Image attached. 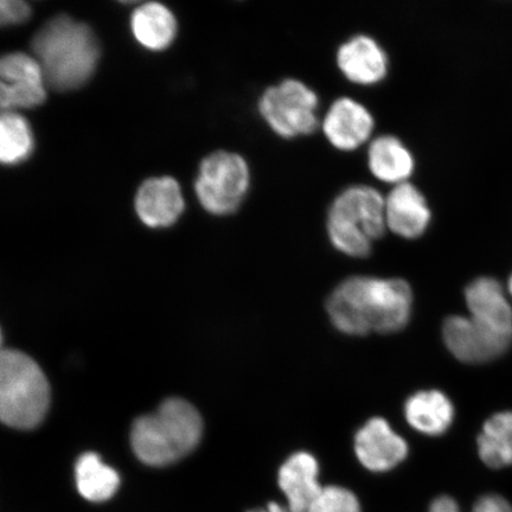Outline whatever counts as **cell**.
Masks as SVG:
<instances>
[{"mask_svg":"<svg viewBox=\"0 0 512 512\" xmlns=\"http://www.w3.org/2000/svg\"><path fill=\"white\" fill-rule=\"evenodd\" d=\"M412 305L413 293L405 280L351 277L336 287L326 307L339 331L364 336L402 330L411 317Z\"/></svg>","mask_w":512,"mask_h":512,"instance_id":"cell-1","label":"cell"},{"mask_svg":"<svg viewBox=\"0 0 512 512\" xmlns=\"http://www.w3.org/2000/svg\"><path fill=\"white\" fill-rule=\"evenodd\" d=\"M44 80L60 92L75 91L92 78L100 59L91 28L68 16L51 19L32 40Z\"/></svg>","mask_w":512,"mask_h":512,"instance_id":"cell-2","label":"cell"},{"mask_svg":"<svg viewBox=\"0 0 512 512\" xmlns=\"http://www.w3.org/2000/svg\"><path fill=\"white\" fill-rule=\"evenodd\" d=\"M202 431V418L194 406L182 399L166 400L134 424L133 451L147 465H169L194 450Z\"/></svg>","mask_w":512,"mask_h":512,"instance_id":"cell-3","label":"cell"},{"mask_svg":"<svg viewBox=\"0 0 512 512\" xmlns=\"http://www.w3.org/2000/svg\"><path fill=\"white\" fill-rule=\"evenodd\" d=\"M386 229L384 196L367 184L350 185L339 192L326 217L332 246L352 258H366Z\"/></svg>","mask_w":512,"mask_h":512,"instance_id":"cell-4","label":"cell"},{"mask_svg":"<svg viewBox=\"0 0 512 512\" xmlns=\"http://www.w3.org/2000/svg\"><path fill=\"white\" fill-rule=\"evenodd\" d=\"M50 388L46 375L28 355L3 350L0 355V418L5 425L30 430L48 412Z\"/></svg>","mask_w":512,"mask_h":512,"instance_id":"cell-5","label":"cell"},{"mask_svg":"<svg viewBox=\"0 0 512 512\" xmlns=\"http://www.w3.org/2000/svg\"><path fill=\"white\" fill-rule=\"evenodd\" d=\"M259 113L277 136H310L319 126V96L302 80L285 79L260 96Z\"/></svg>","mask_w":512,"mask_h":512,"instance_id":"cell-6","label":"cell"},{"mask_svg":"<svg viewBox=\"0 0 512 512\" xmlns=\"http://www.w3.org/2000/svg\"><path fill=\"white\" fill-rule=\"evenodd\" d=\"M251 184V171L238 153L219 151L203 160L196 179L198 201L210 214L235 213L245 201Z\"/></svg>","mask_w":512,"mask_h":512,"instance_id":"cell-7","label":"cell"},{"mask_svg":"<svg viewBox=\"0 0 512 512\" xmlns=\"http://www.w3.org/2000/svg\"><path fill=\"white\" fill-rule=\"evenodd\" d=\"M446 347L459 361L480 364L496 360L510 348L512 338L485 328L470 316H452L444 323Z\"/></svg>","mask_w":512,"mask_h":512,"instance_id":"cell-8","label":"cell"},{"mask_svg":"<svg viewBox=\"0 0 512 512\" xmlns=\"http://www.w3.org/2000/svg\"><path fill=\"white\" fill-rule=\"evenodd\" d=\"M322 130L326 140L335 149L351 152L370 143L375 130V118L362 102L341 96L325 112Z\"/></svg>","mask_w":512,"mask_h":512,"instance_id":"cell-9","label":"cell"},{"mask_svg":"<svg viewBox=\"0 0 512 512\" xmlns=\"http://www.w3.org/2000/svg\"><path fill=\"white\" fill-rule=\"evenodd\" d=\"M336 64L345 79L358 86L379 85L389 73L387 51L374 37L358 34L338 47Z\"/></svg>","mask_w":512,"mask_h":512,"instance_id":"cell-10","label":"cell"},{"mask_svg":"<svg viewBox=\"0 0 512 512\" xmlns=\"http://www.w3.org/2000/svg\"><path fill=\"white\" fill-rule=\"evenodd\" d=\"M387 229L400 238L419 239L432 222V210L427 198L411 182L395 185L384 197Z\"/></svg>","mask_w":512,"mask_h":512,"instance_id":"cell-11","label":"cell"},{"mask_svg":"<svg viewBox=\"0 0 512 512\" xmlns=\"http://www.w3.org/2000/svg\"><path fill=\"white\" fill-rule=\"evenodd\" d=\"M355 452L358 460L368 470L384 472L392 470L406 459L408 445L386 420L374 418L357 432Z\"/></svg>","mask_w":512,"mask_h":512,"instance_id":"cell-12","label":"cell"},{"mask_svg":"<svg viewBox=\"0 0 512 512\" xmlns=\"http://www.w3.org/2000/svg\"><path fill=\"white\" fill-rule=\"evenodd\" d=\"M137 215L147 227L172 226L184 211V198L176 179L157 177L147 179L136 196Z\"/></svg>","mask_w":512,"mask_h":512,"instance_id":"cell-13","label":"cell"},{"mask_svg":"<svg viewBox=\"0 0 512 512\" xmlns=\"http://www.w3.org/2000/svg\"><path fill=\"white\" fill-rule=\"evenodd\" d=\"M470 317L499 335L512 338V309L497 280L478 278L465 291Z\"/></svg>","mask_w":512,"mask_h":512,"instance_id":"cell-14","label":"cell"},{"mask_svg":"<svg viewBox=\"0 0 512 512\" xmlns=\"http://www.w3.org/2000/svg\"><path fill=\"white\" fill-rule=\"evenodd\" d=\"M367 164L371 175L393 187L409 182L415 171L412 151L393 134H382L370 140Z\"/></svg>","mask_w":512,"mask_h":512,"instance_id":"cell-15","label":"cell"},{"mask_svg":"<svg viewBox=\"0 0 512 512\" xmlns=\"http://www.w3.org/2000/svg\"><path fill=\"white\" fill-rule=\"evenodd\" d=\"M319 466L310 453L288 458L279 471V486L287 497L290 512H307L323 490L318 483Z\"/></svg>","mask_w":512,"mask_h":512,"instance_id":"cell-16","label":"cell"},{"mask_svg":"<svg viewBox=\"0 0 512 512\" xmlns=\"http://www.w3.org/2000/svg\"><path fill=\"white\" fill-rule=\"evenodd\" d=\"M405 415L414 430L435 437L445 433L451 426L454 407L444 393L427 390L416 393L407 400Z\"/></svg>","mask_w":512,"mask_h":512,"instance_id":"cell-17","label":"cell"},{"mask_svg":"<svg viewBox=\"0 0 512 512\" xmlns=\"http://www.w3.org/2000/svg\"><path fill=\"white\" fill-rule=\"evenodd\" d=\"M131 28L140 46L160 51L171 46L177 32L174 14L159 3H146L133 12Z\"/></svg>","mask_w":512,"mask_h":512,"instance_id":"cell-18","label":"cell"},{"mask_svg":"<svg viewBox=\"0 0 512 512\" xmlns=\"http://www.w3.org/2000/svg\"><path fill=\"white\" fill-rule=\"evenodd\" d=\"M480 459L491 469L512 465V412L491 416L478 437Z\"/></svg>","mask_w":512,"mask_h":512,"instance_id":"cell-19","label":"cell"},{"mask_svg":"<svg viewBox=\"0 0 512 512\" xmlns=\"http://www.w3.org/2000/svg\"><path fill=\"white\" fill-rule=\"evenodd\" d=\"M75 472L80 494L88 501H107L119 488L117 471L102 463L98 454H83L76 463Z\"/></svg>","mask_w":512,"mask_h":512,"instance_id":"cell-20","label":"cell"},{"mask_svg":"<svg viewBox=\"0 0 512 512\" xmlns=\"http://www.w3.org/2000/svg\"><path fill=\"white\" fill-rule=\"evenodd\" d=\"M34 150V137L28 121L15 112H3L0 119V160L4 165H17L27 160Z\"/></svg>","mask_w":512,"mask_h":512,"instance_id":"cell-21","label":"cell"},{"mask_svg":"<svg viewBox=\"0 0 512 512\" xmlns=\"http://www.w3.org/2000/svg\"><path fill=\"white\" fill-rule=\"evenodd\" d=\"M0 76L6 85L46 83L40 62L24 53L5 55L0 61Z\"/></svg>","mask_w":512,"mask_h":512,"instance_id":"cell-22","label":"cell"},{"mask_svg":"<svg viewBox=\"0 0 512 512\" xmlns=\"http://www.w3.org/2000/svg\"><path fill=\"white\" fill-rule=\"evenodd\" d=\"M47 99L44 83H21V85H0V105L3 112L28 110L43 104Z\"/></svg>","mask_w":512,"mask_h":512,"instance_id":"cell-23","label":"cell"},{"mask_svg":"<svg viewBox=\"0 0 512 512\" xmlns=\"http://www.w3.org/2000/svg\"><path fill=\"white\" fill-rule=\"evenodd\" d=\"M307 512H361V505L351 491L339 486H326Z\"/></svg>","mask_w":512,"mask_h":512,"instance_id":"cell-24","label":"cell"},{"mask_svg":"<svg viewBox=\"0 0 512 512\" xmlns=\"http://www.w3.org/2000/svg\"><path fill=\"white\" fill-rule=\"evenodd\" d=\"M31 15L29 4L22 0H2L0 21L3 25H18L27 22Z\"/></svg>","mask_w":512,"mask_h":512,"instance_id":"cell-25","label":"cell"},{"mask_svg":"<svg viewBox=\"0 0 512 512\" xmlns=\"http://www.w3.org/2000/svg\"><path fill=\"white\" fill-rule=\"evenodd\" d=\"M472 512H512V507L502 496L486 495L473 505Z\"/></svg>","mask_w":512,"mask_h":512,"instance_id":"cell-26","label":"cell"},{"mask_svg":"<svg viewBox=\"0 0 512 512\" xmlns=\"http://www.w3.org/2000/svg\"><path fill=\"white\" fill-rule=\"evenodd\" d=\"M430 512H460V509L453 498L441 496L432 503Z\"/></svg>","mask_w":512,"mask_h":512,"instance_id":"cell-27","label":"cell"},{"mask_svg":"<svg viewBox=\"0 0 512 512\" xmlns=\"http://www.w3.org/2000/svg\"><path fill=\"white\" fill-rule=\"evenodd\" d=\"M251 512H286L278 503H270L265 509L253 510Z\"/></svg>","mask_w":512,"mask_h":512,"instance_id":"cell-28","label":"cell"},{"mask_svg":"<svg viewBox=\"0 0 512 512\" xmlns=\"http://www.w3.org/2000/svg\"><path fill=\"white\" fill-rule=\"evenodd\" d=\"M509 291H510V294L512 296V275H511V278H510V281H509Z\"/></svg>","mask_w":512,"mask_h":512,"instance_id":"cell-29","label":"cell"}]
</instances>
